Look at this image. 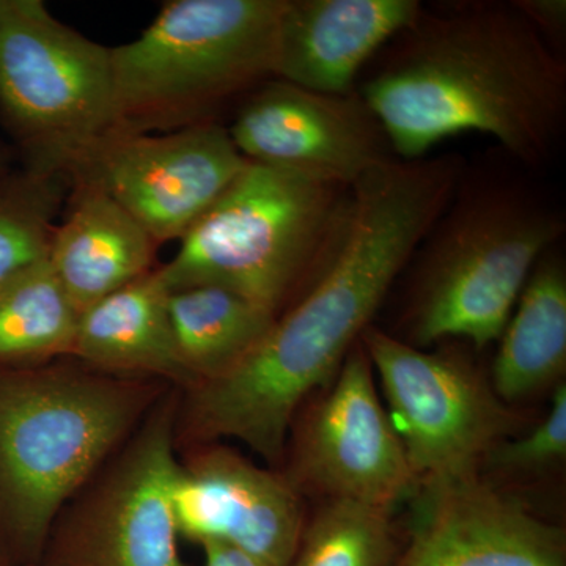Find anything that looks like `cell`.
<instances>
[{"label": "cell", "mask_w": 566, "mask_h": 566, "mask_svg": "<svg viewBox=\"0 0 566 566\" xmlns=\"http://www.w3.org/2000/svg\"><path fill=\"white\" fill-rule=\"evenodd\" d=\"M360 344L417 485L479 475L515 420L472 364L460 353L423 352L371 326Z\"/></svg>", "instance_id": "cell-7"}, {"label": "cell", "mask_w": 566, "mask_h": 566, "mask_svg": "<svg viewBox=\"0 0 566 566\" xmlns=\"http://www.w3.org/2000/svg\"><path fill=\"white\" fill-rule=\"evenodd\" d=\"M0 112L28 170L71 175L117 133L111 48L41 0H0Z\"/></svg>", "instance_id": "cell-6"}, {"label": "cell", "mask_w": 566, "mask_h": 566, "mask_svg": "<svg viewBox=\"0 0 566 566\" xmlns=\"http://www.w3.org/2000/svg\"><path fill=\"white\" fill-rule=\"evenodd\" d=\"M285 0H172L139 39L111 48L117 132L216 122L234 96L274 80Z\"/></svg>", "instance_id": "cell-5"}, {"label": "cell", "mask_w": 566, "mask_h": 566, "mask_svg": "<svg viewBox=\"0 0 566 566\" xmlns=\"http://www.w3.org/2000/svg\"><path fill=\"white\" fill-rule=\"evenodd\" d=\"M80 315L48 260L18 274L0 289V367L71 356Z\"/></svg>", "instance_id": "cell-19"}, {"label": "cell", "mask_w": 566, "mask_h": 566, "mask_svg": "<svg viewBox=\"0 0 566 566\" xmlns=\"http://www.w3.org/2000/svg\"><path fill=\"white\" fill-rule=\"evenodd\" d=\"M69 196L48 262L81 314L150 273L158 244L95 182L73 178Z\"/></svg>", "instance_id": "cell-15"}, {"label": "cell", "mask_w": 566, "mask_h": 566, "mask_svg": "<svg viewBox=\"0 0 566 566\" xmlns=\"http://www.w3.org/2000/svg\"><path fill=\"white\" fill-rule=\"evenodd\" d=\"M172 509L178 535L226 543L273 566L290 565L305 524L301 494L285 474L221 446L180 464Z\"/></svg>", "instance_id": "cell-13"}, {"label": "cell", "mask_w": 566, "mask_h": 566, "mask_svg": "<svg viewBox=\"0 0 566 566\" xmlns=\"http://www.w3.org/2000/svg\"><path fill=\"white\" fill-rule=\"evenodd\" d=\"M513 6L553 46L554 41L560 40V35H564L566 28L565 0H513Z\"/></svg>", "instance_id": "cell-23"}, {"label": "cell", "mask_w": 566, "mask_h": 566, "mask_svg": "<svg viewBox=\"0 0 566 566\" xmlns=\"http://www.w3.org/2000/svg\"><path fill=\"white\" fill-rule=\"evenodd\" d=\"M360 91L398 159L424 158L463 133L493 137L520 166L556 156L566 125V63L513 2L420 11Z\"/></svg>", "instance_id": "cell-1"}, {"label": "cell", "mask_w": 566, "mask_h": 566, "mask_svg": "<svg viewBox=\"0 0 566 566\" xmlns=\"http://www.w3.org/2000/svg\"><path fill=\"white\" fill-rule=\"evenodd\" d=\"M205 566H273L226 543L205 542Z\"/></svg>", "instance_id": "cell-24"}, {"label": "cell", "mask_w": 566, "mask_h": 566, "mask_svg": "<svg viewBox=\"0 0 566 566\" xmlns=\"http://www.w3.org/2000/svg\"><path fill=\"white\" fill-rule=\"evenodd\" d=\"M331 385L300 424L286 479L300 494L390 512L412 497L417 480L363 344L349 352Z\"/></svg>", "instance_id": "cell-10"}, {"label": "cell", "mask_w": 566, "mask_h": 566, "mask_svg": "<svg viewBox=\"0 0 566 566\" xmlns=\"http://www.w3.org/2000/svg\"><path fill=\"white\" fill-rule=\"evenodd\" d=\"M180 400L164 395L69 517L50 532L44 566H186L172 490Z\"/></svg>", "instance_id": "cell-8"}, {"label": "cell", "mask_w": 566, "mask_h": 566, "mask_svg": "<svg viewBox=\"0 0 566 566\" xmlns=\"http://www.w3.org/2000/svg\"><path fill=\"white\" fill-rule=\"evenodd\" d=\"M566 458V386L557 385L549 415L531 433L502 441L491 450L482 468L501 474H536L564 463Z\"/></svg>", "instance_id": "cell-22"}, {"label": "cell", "mask_w": 566, "mask_h": 566, "mask_svg": "<svg viewBox=\"0 0 566 566\" xmlns=\"http://www.w3.org/2000/svg\"><path fill=\"white\" fill-rule=\"evenodd\" d=\"M227 129L248 161L344 188L398 159L357 91L333 95L274 77L249 93Z\"/></svg>", "instance_id": "cell-11"}, {"label": "cell", "mask_w": 566, "mask_h": 566, "mask_svg": "<svg viewBox=\"0 0 566 566\" xmlns=\"http://www.w3.org/2000/svg\"><path fill=\"white\" fill-rule=\"evenodd\" d=\"M556 248L528 275L493 364V390L502 401L560 385L566 371V268Z\"/></svg>", "instance_id": "cell-17"}, {"label": "cell", "mask_w": 566, "mask_h": 566, "mask_svg": "<svg viewBox=\"0 0 566 566\" xmlns=\"http://www.w3.org/2000/svg\"><path fill=\"white\" fill-rule=\"evenodd\" d=\"M349 193L352 188L249 161L158 273L169 292L219 286L279 316L333 251Z\"/></svg>", "instance_id": "cell-4"}, {"label": "cell", "mask_w": 566, "mask_h": 566, "mask_svg": "<svg viewBox=\"0 0 566 566\" xmlns=\"http://www.w3.org/2000/svg\"><path fill=\"white\" fill-rule=\"evenodd\" d=\"M7 185H9V170H7L6 158H3L2 153H0V193L3 192Z\"/></svg>", "instance_id": "cell-25"}, {"label": "cell", "mask_w": 566, "mask_h": 566, "mask_svg": "<svg viewBox=\"0 0 566 566\" xmlns=\"http://www.w3.org/2000/svg\"><path fill=\"white\" fill-rule=\"evenodd\" d=\"M422 11L417 0H285L275 80L346 95L386 44Z\"/></svg>", "instance_id": "cell-14"}, {"label": "cell", "mask_w": 566, "mask_h": 566, "mask_svg": "<svg viewBox=\"0 0 566 566\" xmlns=\"http://www.w3.org/2000/svg\"><path fill=\"white\" fill-rule=\"evenodd\" d=\"M397 556L389 510L327 501L304 524L289 566H394Z\"/></svg>", "instance_id": "cell-20"}, {"label": "cell", "mask_w": 566, "mask_h": 566, "mask_svg": "<svg viewBox=\"0 0 566 566\" xmlns=\"http://www.w3.org/2000/svg\"><path fill=\"white\" fill-rule=\"evenodd\" d=\"M394 566H566L565 532L479 475L419 483Z\"/></svg>", "instance_id": "cell-12"}, {"label": "cell", "mask_w": 566, "mask_h": 566, "mask_svg": "<svg viewBox=\"0 0 566 566\" xmlns=\"http://www.w3.org/2000/svg\"><path fill=\"white\" fill-rule=\"evenodd\" d=\"M564 211L526 178L465 167L412 255L406 326L415 346L501 338L538 260L564 238Z\"/></svg>", "instance_id": "cell-2"}, {"label": "cell", "mask_w": 566, "mask_h": 566, "mask_svg": "<svg viewBox=\"0 0 566 566\" xmlns=\"http://www.w3.org/2000/svg\"><path fill=\"white\" fill-rule=\"evenodd\" d=\"M167 311L175 345L196 385L243 363L277 319L260 305L219 286L170 292Z\"/></svg>", "instance_id": "cell-18"}, {"label": "cell", "mask_w": 566, "mask_h": 566, "mask_svg": "<svg viewBox=\"0 0 566 566\" xmlns=\"http://www.w3.org/2000/svg\"><path fill=\"white\" fill-rule=\"evenodd\" d=\"M218 122L169 133L111 134L71 175L95 182L156 244L182 240L248 166Z\"/></svg>", "instance_id": "cell-9"}, {"label": "cell", "mask_w": 566, "mask_h": 566, "mask_svg": "<svg viewBox=\"0 0 566 566\" xmlns=\"http://www.w3.org/2000/svg\"><path fill=\"white\" fill-rule=\"evenodd\" d=\"M169 290L158 270L81 312L71 356L95 370L132 378L169 379L192 387L170 327Z\"/></svg>", "instance_id": "cell-16"}, {"label": "cell", "mask_w": 566, "mask_h": 566, "mask_svg": "<svg viewBox=\"0 0 566 566\" xmlns=\"http://www.w3.org/2000/svg\"><path fill=\"white\" fill-rule=\"evenodd\" d=\"M70 188L65 175L25 170L0 193V289L48 260L55 219Z\"/></svg>", "instance_id": "cell-21"}, {"label": "cell", "mask_w": 566, "mask_h": 566, "mask_svg": "<svg viewBox=\"0 0 566 566\" xmlns=\"http://www.w3.org/2000/svg\"><path fill=\"white\" fill-rule=\"evenodd\" d=\"M158 398L145 378L0 367V526L24 556L43 553L66 501Z\"/></svg>", "instance_id": "cell-3"}]
</instances>
